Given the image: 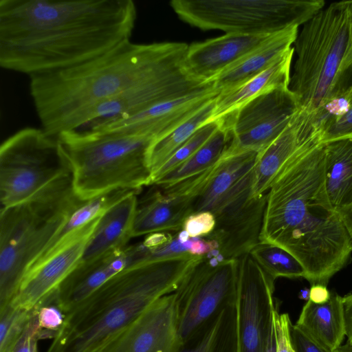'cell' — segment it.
Instances as JSON below:
<instances>
[{"label": "cell", "mask_w": 352, "mask_h": 352, "mask_svg": "<svg viewBox=\"0 0 352 352\" xmlns=\"http://www.w3.org/2000/svg\"><path fill=\"white\" fill-rule=\"evenodd\" d=\"M132 0H0V65L33 76L88 62L131 41Z\"/></svg>", "instance_id": "obj_1"}, {"label": "cell", "mask_w": 352, "mask_h": 352, "mask_svg": "<svg viewBox=\"0 0 352 352\" xmlns=\"http://www.w3.org/2000/svg\"><path fill=\"white\" fill-rule=\"evenodd\" d=\"M188 45L129 41L88 62L30 77L42 129L50 135L83 128L104 102L137 86L185 69Z\"/></svg>", "instance_id": "obj_2"}, {"label": "cell", "mask_w": 352, "mask_h": 352, "mask_svg": "<svg viewBox=\"0 0 352 352\" xmlns=\"http://www.w3.org/2000/svg\"><path fill=\"white\" fill-rule=\"evenodd\" d=\"M199 258L189 254L121 271L65 315L46 352H100L151 304L173 293Z\"/></svg>", "instance_id": "obj_3"}, {"label": "cell", "mask_w": 352, "mask_h": 352, "mask_svg": "<svg viewBox=\"0 0 352 352\" xmlns=\"http://www.w3.org/2000/svg\"><path fill=\"white\" fill-rule=\"evenodd\" d=\"M289 89L300 106L316 111L351 86L352 1L333 2L307 21L294 42Z\"/></svg>", "instance_id": "obj_4"}, {"label": "cell", "mask_w": 352, "mask_h": 352, "mask_svg": "<svg viewBox=\"0 0 352 352\" xmlns=\"http://www.w3.org/2000/svg\"><path fill=\"white\" fill-rule=\"evenodd\" d=\"M72 174L74 193L87 200L152 184L146 155L153 139L138 135L71 131L56 137Z\"/></svg>", "instance_id": "obj_5"}, {"label": "cell", "mask_w": 352, "mask_h": 352, "mask_svg": "<svg viewBox=\"0 0 352 352\" xmlns=\"http://www.w3.org/2000/svg\"><path fill=\"white\" fill-rule=\"evenodd\" d=\"M258 153L228 154L195 201L194 213L210 212L215 226L206 237L217 241L223 260L239 258L260 243L267 193L252 196Z\"/></svg>", "instance_id": "obj_6"}, {"label": "cell", "mask_w": 352, "mask_h": 352, "mask_svg": "<svg viewBox=\"0 0 352 352\" xmlns=\"http://www.w3.org/2000/svg\"><path fill=\"white\" fill-rule=\"evenodd\" d=\"M74 194L72 174L57 138L26 127L0 146L1 209L57 201Z\"/></svg>", "instance_id": "obj_7"}, {"label": "cell", "mask_w": 352, "mask_h": 352, "mask_svg": "<svg viewBox=\"0 0 352 352\" xmlns=\"http://www.w3.org/2000/svg\"><path fill=\"white\" fill-rule=\"evenodd\" d=\"M78 199L19 205L0 210V308L14 298Z\"/></svg>", "instance_id": "obj_8"}, {"label": "cell", "mask_w": 352, "mask_h": 352, "mask_svg": "<svg viewBox=\"0 0 352 352\" xmlns=\"http://www.w3.org/2000/svg\"><path fill=\"white\" fill-rule=\"evenodd\" d=\"M185 23L201 30L272 34L304 25L324 8L322 0H172Z\"/></svg>", "instance_id": "obj_9"}, {"label": "cell", "mask_w": 352, "mask_h": 352, "mask_svg": "<svg viewBox=\"0 0 352 352\" xmlns=\"http://www.w3.org/2000/svg\"><path fill=\"white\" fill-rule=\"evenodd\" d=\"M325 143L309 145L278 173L267 192L260 243L280 246L309 207L327 197L324 185Z\"/></svg>", "instance_id": "obj_10"}, {"label": "cell", "mask_w": 352, "mask_h": 352, "mask_svg": "<svg viewBox=\"0 0 352 352\" xmlns=\"http://www.w3.org/2000/svg\"><path fill=\"white\" fill-rule=\"evenodd\" d=\"M280 246L299 261L305 271L304 278L311 285L327 286L348 261L352 238L324 197L309 207Z\"/></svg>", "instance_id": "obj_11"}, {"label": "cell", "mask_w": 352, "mask_h": 352, "mask_svg": "<svg viewBox=\"0 0 352 352\" xmlns=\"http://www.w3.org/2000/svg\"><path fill=\"white\" fill-rule=\"evenodd\" d=\"M238 266V258L204 256L184 275L173 292L182 342L236 302Z\"/></svg>", "instance_id": "obj_12"}, {"label": "cell", "mask_w": 352, "mask_h": 352, "mask_svg": "<svg viewBox=\"0 0 352 352\" xmlns=\"http://www.w3.org/2000/svg\"><path fill=\"white\" fill-rule=\"evenodd\" d=\"M300 107L289 87H280L256 97L220 119L232 131V151L259 153L280 135Z\"/></svg>", "instance_id": "obj_13"}, {"label": "cell", "mask_w": 352, "mask_h": 352, "mask_svg": "<svg viewBox=\"0 0 352 352\" xmlns=\"http://www.w3.org/2000/svg\"><path fill=\"white\" fill-rule=\"evenodd\" d=\"M236 309L240 352H264L277 302L274 280L250 253L238 258Z\"/></svg>", "instance_id": "obj_14"}, {"label": "cell", "mask_w": 352, "mask_h": 352, "mask_svg": "<svg viewBox=\"0 0 352 352\" xmlns=\"http://www.w3.org/2000/svg\"><path fill=\"white\" fill-rule=\"evenodd\" d=\"M100 217L71 234L50 254L32 265L25 274L10 304L32 310L46 296L56 290L80 261Z\"/></svg>", "instance_id": "obj_15"}, {"label": "cell", "mask_w": 352, "mask_h": 352, "mask_svg": "<svg viewBox=\"0 0 352 352\" xmlns=\"http://www.w3.org/2000/svg\"><path fill=\"white\" fill-rule=\"evenodd\" d=\"M181 344L173 292L151 304L100 352H178Z\"/></svg>", "instance_id": "obj_16"}, {"label": "cell", "mask_w": 352, "mask_h": 352, "mask_svg": "<svg viewBox=\"0 0 352 352\" xmlns=\"http://www.w3.org/2000/svg\"><path fill=\"white\" fill-rule=\"evenodd\" d=\"M219 93L213 86L174 100L162 102L142 111L123 116L84 131L128 133L146 136L155 140L191 118L214 100Z\"/></svg>", "instance_id": "obj_17"}, {"label": "cell", "mask_w": 352, "mask_h": 352, "mask_svg": "<svg viewBox=\"0 0 352 352\" xmlns=\"http://www.w3.org/2000/svg\"><path fill=\"white\" fill-rule=\"evenodd\" d=\"M318 140H320V133L316 111L300 107L280 135L258 153L254 166L252 196L257 197L266 194L284 165L300 151Z\"/></svg>", "instance_id": "obj_18"}, {"label": "cell", "mask_w": 352, "mask_h": 352, "mask_svg": "<svg viewBox=\"0 0 352 352\" xmlns=\"http://www.w3.org/2000/svg\"><path fill=\"white\" fill-rule=\"evenodd\" d=\"M271 34L224 35L188 45L184 67L200 82H213L223 71L263 42Z\"/></svg>", "instance_id": "obj_19"}, {"label": "cell", "mask_w": 352, "mask_h": 352, "mask_svg": "<svg viewBox=\"0 0 352 352\" xmlns=\"http://www.w3.org/2000/svg\"><path fill=\"white\" fill-rule=\"evenodd\" d=\"M138 200L133 237L161 232H179L193 214L196 196L177 186L161 188Z\"/></svg>", "instance_id": "obj_20"}, {"label": "cell", "mask_w": 352, "mask_h": 352, "mask_svg": "<svg viewBox=\"0 0 352 352\" xmlns=\"http://www.w3.org/2000/svg\"><path fill=\"white\" fill-rule=\"evenodd\" d=\"M128 247L77 264L57 289V304L65 315L111 278L129 267Z\"/></svg>", "instance_id": "obj_21"}, {"label": "cell", "mask_w": 352, "mask_h": 352, "mask_svg": "<svg viewBox=\"0 0 352 352\" xmlns=\"http://www.w3.org/2000/svg\"><path fill=\"white\" fill-rule=\"evenodd\" d=\"M325 191L352 238V137L325 143Z\"/></svg>", "instance_id": "obj_22"}, {"label": "cell", "mask_w": 352, "mask_h": 352, "mask_svg": "<svg viewBox=\"0 0 352 352\" xmlns=\"http://www.w3.org/2000/svg\"><path fill=\"white\" fill-rule=\"evenodd\" d=\"M138 192L126 195L100 216L80 261L93 260L128 245L133 237Z\"/></svg>", "instance_id": "obj_23"}, {"label": "cell", "mask_w": 352, "mask_h": 352, "mask_svg": "<svg viewBox=\"0 0 352 352\" xmlns=\"http://www.w3.org/2000/svg\"><path fill=\"white\" fill-rule=\"evenodd\" d=\"M294 53V48L292 47L263 72L240 85L220 91L214 99L211 121L236 111L264 93L280 87H289Z\"/></svg>", "instance_id": "obj_24"}, {"label": "cell", "mask_w": 352, "mask_h": 352, "mask_svg": "<svg viewBox=\"0 0 352 352\" xmlns=\"http://www.w3.org/2000/svg\"><path fill=\"white\" fill-rule=\"evenodd\" d=\"M298 26H292L269 36L213 81L214 88L222 91L240 85L265 70L280 58L294 43Z\"/></svg>", "instance_id": "obj_25"}, {"label": "cell", "mask_w": 352, "mask_h": 352, "mask_svg": "<svg viewBox=\"0 0 352 352\" xmlns=\"http://www.w3.org/2000/svg\"><path fill=\"white\" fill-rule=\"evenodd\" d=\"M295 325L324 349L334 352L345 336L342 297L331 294L330 299L322 304L309 300Z\"/></svg>", "instance_id": "obj_26"}, {"label": "cell", "mask_w": 352, "mask_h": 352, "mask_svg": "<svg viewBox=\"0 0 352 352\" xmlns=\"http://www.w3.org/2000/svg\"><path fill=\"white\" fill-rule=\"evenodd\" d=\"M178 352H240L236 302L182 342Z\"/></svg>", "instance_id": "obj_27"}, {"label": "cell", "mask_w": 352, "mask_h": 352, "mask_svg": "<svg viewBox=\"0 0 352 352\" xmlns=\"http://www.w3.org/2000/svg\"><path fill=\"white\" fill-rule=\"evenodd\" d=\"M211 137L185 162L154 184L166 188L206 171L214 166L230 149L234 135L223 119Z\"/></svg>", "instance_id": "obj_28"}, {"label": "cell", "mask_w": 352, "mask_h": 352, "mask_svg": "<svg viewBox=\"0 0 352 352\" xmlns=\"http://www.w3.org/2000/svg\"><path fill=\"white\" fill-rule=\"evenodd\" d=\"M133 192L135 190H117L89 199H78L45 250L34 264L46 256L71 234L100 217L114 204Z\"/></svg>", "instance_id": "obj_29"}, {"label": "cell", "mask_w": 352, "mask_h": 352, "mask_svg": "<svg viewBox=\"0 0 352 352\" xmlns=\"http://www.w3.org/2000/svg\"><path fill=\"white\" fill-rule=\"evenodd\" d=\"M214 99L173 131L151 143L146 160L151 175L200 127L211 122Z\"/></svg>", "instance_id": "obj_30"}, {"label": "cell", "mask_w": 352, "mask_h": 352, "mask_svg": "<svg viewBox=\"0 0 352 352\" xmlns=\"http://www.w3.org/2000/svg\"><path fill=\"white\" fill-rule=\"evenodd\" d=\"M250 254L274 280L278 277H305L299 261L287 250L275 244L258 243Z\"/></svg>", "instance_id": "obj_31"}, {"label": "cell", "mask_w": 352, "mask_h": 352, "mask_svg": "<svg viewBox=\"0 0 352 352\" xmlns=\"http://www.w3.org/2000/svg\"><path fill=\"white\" fill-rule=\"evenodd\" d=\"M33 314L10 303L0 308V352H12Z\"/></svg>", "instance_id": "obj_32"}, {"label": "cell", "mask_w": 352, "mask_h": 352, "mask_svg": "<svg viewBox=\"0 0 352 352\" xmlns=\"http://www.w3.org/2000/svg\"><path fill=\"white\" fill-rule=\"evenodd\" d=\"M220 120L207 122L200 127L152 175V184L188 160L214 133Z\"/></svg>", "instance_id": "obj_33"}, {"label": "cell", "mask_w": 352, "mask_h": 352, "mask_svg": "<svg viewBox=\"0 0 352 352\" xmlns=\"http://www.w3.org/2000/svg\"><path fill=\"white\" fill-rule=\"evenodd\" d=\"M57 289L46 296L34 307L38 325L41 329V340L54 339L65 321V315L57 304Z\"/></svg>", "instance_id": "obj_34"}, {"label": "cell", "mask_w": 352, "mask_h": 352, "mask_svg": "<svg viewBox=\"0 0 352 352\" xmlns=\"http://www.w3.org/2000/svg\"><path fill=\"white\" fill-rule=\"evenodd\" d=\"M320 141H330L352 137V107L339 117L319 118Z\"/></svg>", "instance_id": "obj_35"}, {"label": "cell", "mask_w": 352, "mask_h": 352, "mask_svg": "<svg viewBox=\"0 0 352 352\" xmlns=\"http://www.w3.org/2000/svg\"><path fill=\"white\" fill-rule=\"evenodd\" d=\"M215 219L214 215L206 211L195 212L185 220L182 230L188 232L190 238L206 237L214 230Z\"/></svg>", "instance_id": "obj_36"}, {"label": "cell", "mask_w": 352, "mask_h": 352, "mask_svg": "<svg viewBox=\"0 0 352 352\" xmlns=\"http://www.w3.org/2000/svg\"><path fill=\"white\" fill-rule=\"evenodd\" d=\"M276 352H295L293 347L290 327L292 322L287 314H279L277 304L274 312Z\"/></svg>", "instance_id": "obj_37"}, {"label": "cell", "mask_w": 352, "mask_h": 352, "mask_svg": "<svg viewBox=\"0 0 352 352\" xmlns=\"http://www.w3.org/2000/svg\"><path fill=\"white\" fill-rule=\"evenodd\" d=\"M41 331L36 311L34 308L33 314L25 330L15 345L12 352H38V342L41 340Z\"/></svg>", "instance_id": "obj_38"}, {"label": "cell", "mask_w": 352, "mask_h": 352, "mask_svg": "<svg viewBox=\"0 0 352 352\" xmlns=\"http://www.w3.org/2000/svg\"><path fill=\"white\" fill-rule=\"evenodd\" d=\"M290 336L295 352H329L295 324L291 325Z\"/></svg>", "instance_id": "obj_39"}, {"label": "cell", "mask_w": 352, "mask_h": 352, "mask_svg": "<svg viewBox=\"0 0 352 352\" xmlns=\"http://www.w3.org/2000/svg\"><path fill=\"white\" fill-rule=\"evenodd\" d=\"M345 336L347 338V342L352 345V293L342 297Z\"/></svg>", "instance_id": "obj_40"}, {"label": "cell", "mask_w": 352, "mask_h": 352, "mask_svg": "<svg viewBox=\"0 0 352 352\" xmlns=\"http://www.w3.org/2000/svg\"><path fill=\"white\" fill-rule=\"evenodd\" d=\"M331 294L327 286L320 284L313 285L310 288L309 300L317 304H322L328 301Z\"/></svg>", "instance_id": "obj_41"}, {"label": "cell", "mask_w": 352, "mask_h": 352, "mask_svg": "<svg viewBox=\"0 0 352 352\" xmlns=\"http://www.w3.org/2000/svg\"><path fill=\"white\" fill-rule=\"evenodd\" d=\"M264 352H276V332L274 318L265 340Z\"/></svg>", "instance_id": "obj_42"}, {"label": "cell", "mask_w": 352, "mask_h": 352, "mask_svg": "<svg viewBox=\"0 0 352 352\" xmlns=\"http://www.w3.org/2000/svg\"><path fill=\"white\" fill-rule=\"evenodd\" d=\"M310 289L305 288L301 289L299 293V298L308 301L309 300Z\"/></svg>", "instance_id": "obj_43"}, {"label": "cell", "mask_w": 352, "mask_h": 352, "mask_svg": "<svg viewBox=\"0 0 352 352\" xmlns=\"http://www.w3.org/2000/svg\"><path fill=\"white\" fill-rule=\"evenodd\" d=\"M334 352H352V345L346 343L339 346Z\"/></svg>", "instance_id": "obj_44"}, {"label": "cell", "mask_w": 352, "mask_h": 352, "mask_svg": "<svg viewBox=\"0 0 352 352\" xmlns=\"http://www.w3.org/2000/svg\"><path fill=\"white\" fill-rule=\"evenodd\" d=\"M344 95L347 98L352 107V85L349 88V89Z\"/></svg>", "instance_id": "obj_45"}]
</instances>
